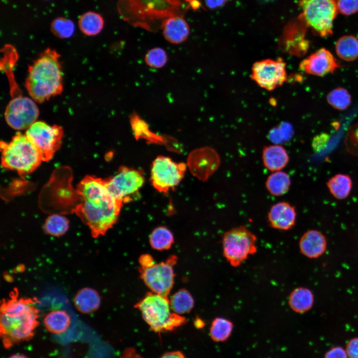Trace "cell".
Segmentation results:
<instances>
[{"instance_id":"6da1fadb","label":"cell","mask_w":358,"mask_h":358,"mask_svg":"<svg viewBox=\"0 0 358 358\" xmlns=\"http://www.w3.org/2000/svg\"><path fill=\"white\" fill-rule=\"evenodd\" d=\"M81 202L73 209L96 238L104 235L118 220L123 202L108 190L106 180L92 176L85 177L77 186Z\"/></svg>"},{"instance_id":"7a4b0ae2","label":"cell","mask_w":358,"mask_h":358,"mask_svg":"<svg viewBox=\"0 0 358 358\" xmlns=\"http://www.w3.org/2000/svg\"><path fill=\"white\" fill-rule=\"evenodd\" d=\"M38 302L36 298L19 297L16 288L10 292L8 298L2 300L0 334L4 348L9 349L33 337L39 325Z\"/></svg>"},{"instance_id":"3957f363","label":"cell","mask_w":358,"mask_h":358,"mask_svg":"<svg viewBox=\"0 0 358 358\" xmlns=\"http://www.w3.org/2000/svg\"><path fill=\"white\" fill-rule=\"evenodd\" d=\"M198 5L197 0H118L117 9L122 19L131 25L156 31L169 18L184 17Z\"/></svg>"},{"instance_id":"277c9868","label":"cell","mask_w":358,"mask_h":358,"mask_svg":"<svg viewBox=\"0 0 358 358\" xmlns=\"http://www.w3.org/2000/svg\"><path fill=\"white\" fill-rule=\"evenodd\" d=\"M57 52L47 48L29 65L24 84L33 100L42 103L60 94L63 90V77Z\"/></svg>"},{"instance_id":"5b68a950","label":"cell","mask_w":358,"mask_h":358,"mask_svg":"<svg viewBox=\"0 0 358 358\" xmlns=\"http://www.w3.org/2000/svg\"><path fill=\"white\" fill-rule=\"evenodd\" d=\"M151 330L156 333L172 331L186 322V318L172 311L168 296L148 292L134 305Z\"/></svg>"},{"instance_id":"8992f818","label":"cell","mask_w":358,"mask_h":358,"mask_svg":"<svg viewBox=\"0 0 358 358\" xmlns=\"http://www.w3.org/2000/svg\"><path fill=\"white\" fill-rule=\"evenodd\" d=\"M1 165L20 176L33 172L43 161L39 152L25 134L17 132L8 142H0Z\"/></svg>"},{"instance_id":"52a82bcc","label":"cell","mask_w":358,"mask_h":358,"mask_svg":"<svg viewBox=\"0 0 358 358\" xmlns=\"http://www.w3.org/2000/svg\"><path fill=\"white\" fill-rule=\"evenodd\" d=\"M338 0H301L299 19L322 37L332 33L334 20L338 12Z\"/></svg>"},{"instance_id":"ba28073f","label":"cell","mask_w":358,"mask_h":358,"mask_svg":"<svg viewBox=\"0 0 358 358\" xmlns=\"http://www.w3.org/2000/svg\"><path fill=\"white\" fill-rule=\"evenodd\" d=\"M257 237L246 226L230 229L223 235V254L233 267L240 266L243 262L257 251Z\"/></svg>"},{"instance_id":"9c48e42d","label":"cell","mask_w":358,"mask_h":358,"mask_svg":"<svg viewBox=\"0 0 358 358\" xmlns=\"http://www.w3.org/2000/svg\"><path fill=\"white\" fill-rule=\"evenodd\" d=\"M64 131L57 125L51 126L36 121L26 129L25 135L39 152L43 161H48L61 146Z\"/></svg>"},{"instance_id":"30bf717a","label":"cell","mask_w":358,"mask_h":358,"mask_svg":"<svg viewBox=\"0 0 358 358\" xmlns=\"http://www.w3.org/2000/svg\"><path fill=\"white\" fill-rule=\"evenodd\" d=\"M177 262V257L172 255L165 261L140 268V278L152 292L168 296L174 284V267Z\"/></svg>"},{"instance_id":"8fae6325","label":"cell","mask_w":358,"mask_h":358,"mask_svg":"<svg viewBox=\"0 0 358 358\" xmlns=\"http://www.w3.org/2000/svg\"><path fill=\"white\" fill-rule=\"evenodd\" d=\"M185 171L186 166L184 163H178L168 157L159 156L152 164V184L159 191L167 192L179 184Z\"/></svg>"},{"instance_id":"7c38bea8","label":"cell","mask_w":358,"mask_h":358,"mask_svg":"<svg viewBox=\"0 0 358 358\" xmlns=\"http://www.w3.org/2000/svg\"><path fill=\"white\" fill-rule=\"evenodd\" d=\"M39 114L34 100L20 94L12 97L6 107L4 118L10 127L22 130L28 129L36 121Z\"/></svg>"},{"instance_id":"4fadbf2b","label":"cell","mask_w":358,"mask_h":358,"mask_svg":"<svg viewBox=\"0 0 358 358\" xmlns=\"http://www.w3.org/2000/svg\"><path fill=\"white\" fill-rule=\"evenodd\" d=\"M252 79L268 91L281 86L286 80V64L280 58L256 62L252 66Z\"/></svg>"},{"instance_id":"5bb4252c","label":"cell","mask_w":358,"mask_h":358,"mask_svg":"<svg viewBox=\"0 0 358 358\" xmlns=\"http://www.w3.org/2000/svg\"><path fill=\"white\" fill-rule=\"evenodd\" d=\"M105 180L109 192L115 199L124 203L131 200L130 195L142 186L144 178L139 171L122 167L115 176Z\"/></svg>"},{"instance_id":"9a60e30c","label":"cell","mask_w":358,"mask_h":358,"mask_svg":"<svg viewBox=\"0 0 358 358\" xmlns=\"http://www.w3.org/2000/svg\"><path fill=\"white\" fill-rule=\"evenodd\" d=\"M188 163L194 176L200 180L205 181L218 169L221 159L215 149L205 147L192 152Z\"/></svg>"},{"instance_id":"2e32d148","label":"cell","mask_w":358,"mask_h":358,"mask_svg":"<svg viewBox=\"0 0 358 358\" xmlns=\"http://www.w3.org/2000/svg\"><path fill=\"white\" fill-rule=\"evenodd\" d=\"M299 67L308 74L323 76L335 71L340 65L329 50L322 48L303 60Z\"/></svg>"},{"instance_id":"e0dca14e","label":"cell","mask_w":358,"mask_h":358,"mask_svg":"<svg viewBox=\"0 0 358 358\" xmlns=\"http://www.w3.org/2000/svg\"><path fill=\"white\" fill-rule=\"evenodd\" d=\"M296 218L295 207L286 201L273 204L268 214L269 226L279 230L286 231L292 228L295 224Z\"/></svg>"},{"instance_id":"ac0fdd59","label":"cell","mask_w":358,"mask_h":358,"mask_svg":"<svg viewBox=\"0 0 358 358\" xmlns=\"http://www.w3.org/2000/svg\"><path fill=\"white\" fill-rule=\"evenodd\" d=\"M327 242L325 236L319 231L311 229L305 232L299 241L301 254L309 259H316L326 251Z\"/></svg>"},{"instance_id":"d6986e66","label":"cell","mask_w":358,"mask_h":358,"mask_svg":"<svg viewBox=\"0 0 358 358\" xmlns=\"http://www.w3.org/2000/svg\"><path fill=\"white\" fill-rule=\"evenodd\" d=\"M161 29L165 39L172 44L185 41L189 34V27L183 16L169 18L163 23Z\"/></svg>"},{"instance_id":"ffe728a7","label":"cell","mask_w":358,"mask_h":358,"mask_svg":"<svg viewBox=\"0 0 358 358\" xmlns=\"http://www.w3.org/2000/svg\"><path fill=\"white\" fill-rule=\"evenodd\" d=\"M289 160L286 149L278 144L266 146L262 151L264 166L272 172L281 171L287 165Z\"/></svg>"},{"instance_id":"44dd1931","label":"cell","mask_w":358,"mask_h":358,"mask_svg":"<svg viewBox=\"0 0 358 358\" xmlns=\"http://www.w3.org/2000/svg\"><path fill=\"white\" fill-rule=\"evenodd\" d=\"M314 296L312 291L305 287H299L290 293L288 303L292 310L298 313H303L313 307Z\"/></svg>"},{"instance_id":"7402d4cb","label":"cell","mask_w":358,"mask_h":358,"mask_svg":"<svg viewBox=\"0 0 358 358\" xmlns=\"http://www.w3.org/2000/svg\"><path fill=\"white\" fill-rule=\"evenodd\" d=\"M76 308L81 313L89 314L96 310L100 304V298L94 289L85 287L79 290L74 298Z\"/></svg>"},{"instance_id":"603a6c76","label":"cell","mask_w":358,"mask_h":358,"mask_svg":"<svg viewBox=\"0 0 358 358\" xmlns=\"http://www.w3.org/2000/svg\"><path fill=\"white\" fill-rule=\"evenodd\" d=\"M302 21V20H301ZM294 24L289 34L288 49L291 54L301 56L305 54L309 48V42L305 39L306 24Z\"/></svg>"},{"instance_id":"cb8c5ba5","label":"cell","mask_w":358,"mask_h":358,"mask_svg":"<svg viewBox=\"0 0 358 358\" xmlns=\"http://www.w3.org/2000/svg\"><path fill=\"white\" fill-rule=\"evenodd\" d=\"M43 322L49 332L55 334H61L69 328L71 324V317L64 310H53L45 316Z\"/></svg>"},{"instance_id":"d4e9b609","label":"cell","mask_w":358,"mask_h":358,"mask_svg":"<svg viewBox=\"0 0 358 358\" xmlns=\"http://www.w3.org/2000/svg\"><path fill=\"white\" fill-rule=\"evenodd\" d=\"M291 180L285 172L279 171L272 172L267 178L266 187L269 193L275 196L285 194L289 190Z\"/></svg>"},{"instance_id":"484cf974","label":"cell","mask_w":358,"mask_h":358,"mask_svg":"<svg viewBox=\"0 0 358 358\" xmlns=\"http://www.w3.org/2000/svg\"><path fill=\"white\" fill-rule=\"evenodd\" d=\"M327 185L334 197L338 199H344L350 193L352 181L349 175L338 174L329 179Z\"/></svg>"},{"instance_id":"4316f807","label":"cell","mask_w":358,"mask_h":358,"mask_svg":"<svg viewBox=\"0 0 358 358\" xmlns=\"http://www.w3.org/2000/svg\"><path fill=\"white\" fill-rule=\"evenodd\" d=\"M335 50L337 55L346 61H352L358 58V39L352 35H345L337 41Z\"/></svg>"},{"instance_id":"83f0119b","label":"cell","mask_w":358,"mask_h":358,"mask_svg":"<svg viewBox=\"0 0 358 358\" xmlns=\"http://www.w3.org/2000/svg\"><path fill=\"white\" fill-rule=\"evenodd\" d=\"M78 24L81 31L84 34L88 36H94L102 30L104 20L99 13L88 11L80 16Z\"/></svg>"},{"instance_id":"f1b7e54d","label":"cell","mask_w":358,"mask_h":358,"mask_svg":"<svg viewBox=\"0 0 358 358\" xmlns=\"http://www.w3.org/2000/svg\"><path fill=\"white\" fill-rule=\"evenodd\" d=\"M170 304L173 312L181 315L189 313L192 309L194 300L190 292L183 288L179 290L172 296Z\"/></svg>"},{"instance_id":"f546056e","label":"cell","mask_w":358,"mask_h":358,"mask_svg":"<svg viewBox=\"0 0 358 358\" xmlns=\"http://www.w3.org/2000/svg\"><path fill=\"white\" fill-rule=\"evenodd\" d=\"M149 242L152 248L157 251L170 249L174 243L172 233L167 228L160 226L156 228L151 233Z\"/></svg>"},{"instance_id":"4dcf8cb0","label":"cell","mask_w":358,"mask_h":358,"mask_svg":"<svg viewBox=\"0 0 358 358\" xmlns=\"http://www.w3.org/2000/svg\"><path fill=\"white\" fill-rule=\"evenodd\" d=\"M233 328L232 322L223 317L215 318L210 327L211 339L215 342H223L230 336Z\"/></svg>"},{"instance_id":"1f68e13d","label":"cell","mask_w":358,"mask_h":358,"mask_svg":"<svg viewBox=\"0 0 358 358\" xmlns=\"http://www.w3.org/2000/svg\"><path fill=\"white\" fill-rule=\"evenodd\" d=\"M69 227V221L65 217L53 214L47 217L43 226L44 231L48 234L60 236L67 231Z\"/></svg>"},{"instance_id":"d6a6232c","label":"cell","mask_w":358,"mask_h":358,"mask_svg":"<svg viewBox=\"0 0 358 358\" xmlns=\"http://www.w3.org/2000/svg\"><path fill=\"white\" fill-rule=\"evenodd\" d=\"M327 100L332 107L342 110L346 109L350 105L351 96L345 89L338 88L334 89L328 94Z\"/></svg>"},{"instance_id":"836d02e7","label":"cell","mask_w":358,"mask_h":358,"mask_svg":"<svg viewBox=\"0 0 358 358\" xmlns=\"http://www.w3.org/2000/svg\"><path fill=\"white\" fill-rule=\"evenodd\" d=\"M51 32L60 38L71 37L75 31V25L72 20L64 17H57L51 24Z\"/></svg>"},{"instance_id":"e575fe53","label":"cell","mask_w":358,"mask_h":358,"mask_svg":"<svg viewBox=\"0 0 358 358\" xmlns=\"http://www.w3.org/2000/svg\"><path fill=\"white\" fill-rule=\"evenodd\" d=\"M145 61L149 67L153 68H161L167 62V55L166 51L160 47H156L149 50L145 56Z\"/></svg>"},{"instance_id":"d590c367","label":"cell","mask_w":358,"mask_h":358,"mask_svg":"<svg viewBox=\"0 0 358 358\" xmlns=\"http://www.w3.org/2000/svg\"><path fill=\"white\" fill-rule=\"evenodd\" d=\"M338 8L341 13L349 15L358 11V0H338Z\"/></svg>"},{"instance_id":"8d00e7d4","label":"cell","mask_w":358,"mask_h":358,"mask_svg":"<svg viewBox=\"0 0 358 358\" xmlns=\"http://www.w3.org/2000/svg\"><path fill=\"white\" fill-rule=\"evenodd\" d=\"M346 351L349 358H358V338L352 339L348 342Z\"/></svg>"},{"instance_id":"74e56055","label":"cell","mask_w":358,"mask_h":358,"mask_svg":"<svg viewBox=\"0 0 358 358\" xmlns=\"http://www.w3.org/2000/svg\"><path fill=\"white\" fill-rule=\"evenodd\" d=\"M325 358H348L346 351L340 347H336L328 351Z\"/></svg>"},{"instance_id":"f35d334b","label":"cell","mask_w":358,"mask_h":358,"mask_svg":"<svg viewBox=\"0 0 358 358\" xmlns=\"http://www.w3.org/2000/svg\"><path fill=\"white\" fill-rule=\"evenodd\" d=\"M140 268H146L153 265L154 260L152 256L150 254H143L141 255L139 259Z\"/></svg>"},{"instance_id":"ab89813d","label":"cell","mask_w":358,"mask_h":358,"mask_svg":"<svg viewBox=\"0 0 358 358\" xmlns=\"http://www.w3.org/2000/svg\"><path fill=\"white\" fill-rule=\"evenodd\" d=\"M227 0H205V4L210 8H216L223 5Z\"/></svg>"},{"instance_id":"60d3db41","label":"cell","mask_w":358,"mask_h":358,"mask_svg":"<svg viewBox=\"0 0 358 358\" xmlns=\"http://www.w3.org/2000/svg\"><path fill=\"white\" fill-rule=\"evenodd\" d=\"M160 358H185V357L179 351H172L166 353Z\"/></svg>"},{"instance_id":"b9f144b4","label":"cell","mask_w":358,"mask_h":358,"mask_svg":"<svg viewBox=\"0 0 358 358\" xmlns=\"http://www.w3.org/2000/svg\"><path fill=\"white\" fill-rule=\"evenodd\" d=\"M8 358H28L26 356L22 354L13 355Z\"/></svg>"}]
</instances>
